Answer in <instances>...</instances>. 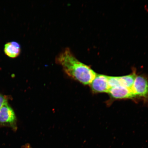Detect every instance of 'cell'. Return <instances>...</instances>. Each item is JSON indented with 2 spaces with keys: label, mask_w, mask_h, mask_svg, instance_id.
Returning <instances> with one entry per match:
<instances>
[{
  "label": "cell",
  "mask_w": 148,
  "mask_h": 148,
  "mask_svg": "<svg viewBox=\"0 0 148 148\" xmlns=\"http://www.w3.org/2000/svg\"><path fill=\"white\" fill-rule=\"evenodd\" d=\"M56 62L68 76L83 85H90L97 75L90 66L77 60L69 48L57 56Z\"/></svg>",
  "instance_id": "obj_1"
},
{
  "label": "cell",
  "mask_w": 148,
  "mask_h": 148,
  "mask_svg": "<svg viewBox=\"0 0 148 148\" xmlns=\"http://www.w3.org/2000/svg\"><path fill=\"white\" fill-rule=\"evenodd\" d=\"M16 118L13 110L8 103L0 109V127H11L14 131L17 129Z\"/></svg>",
  "instance_id": "obj_2"
},
{
  "label": "cell",
  "mask_w": 148,
  "mask_h": 148,
  "mask_svg": "<svg viewBox=\"0 0 148 148\" xmlns=\"http://www.w3.org/2000/svg\"><path fill=\"white\" fill-rule=\"evenodd\" d=\"M131 90L134 98H143L148 101V79L147 77L136 76Z\"/></svg>",
  "instance_id": "obj_3"
},
{
  "label": "cell",
  "mask_w": 148,
  "mask_h": 148,
  "mask_svg": "<svg viewBox=\"0 0 148 148\" xmlns=\"http://www.w3.org/2000/svg\"><path fill=\"white\" fill-rule=\"evenodd\" d=\"M108 77L101 74H97L90 85L92 91L95 93H108L110 89Z\"/></svg>",
  "instance_id": "obj_4"
},
{
  "label": "cell",
  "mask_w": 148,
  "mask_h": 148,
  "mask_svg": "<svg viewBox=\"0 0 148 148\" xmlns=\"http://www.w3.org/2000/svg\"><path fill=\"white\" fill-rule=\"evenodd\" d=\"M108 93L112 99H124L134 98L131 88L123 86L110 88Z\"/></svg>",
  "instance_id": "obj_5"
},
{
  "label": "cell",
  "mask_w": 148,
  "mask_h": 148,
  "mask_svg": "<svg viewBox=\"0 0 148 148\" xmlns=\"http://www.w3.org/2000/svg\"><path fill=\"white\" fill-rule=\"evenodd\" d=\"M4 51L5 54L10 58H16L21 53L20 44L15 41L7 42L4 46Z\"/></svg>",
  "instance_id": "obj_6"
},
{
  "label": "cell",
  "mask_w": 148,
  "mask_h": 148,
  "mask_svg": "<svg viewBox=\"0 0 148 148\" xmlns=\"http://www.w3.org/2000/svg\"><path fill=\"white\" fill-rule=\"evenodd\" d=\"M136 76V73L134 72L129 75L119 77L121 86L131 88Z\"/></svg>",
  "instance_id": "obj_7"
},
{
  "label": "cell",
  "mask_w": 148,
  "mask_h": 148,
  "mask_svg": "<svg viewBox=\"0 0 148 148\" xmlns=\"http://www.w3.org/2000/svg\"><path fill=\"white\" fill-rule=\"evenodd\" d=\"M108 82L110 88L121 86L120 82L119 77L108 76Z\"/></svg>",
  "instance_id": "obj_8"
},
{
  "label": "cell",
  "mask_w": 148,
  "mask_h": 148,
  "mask_svg": "<svg viewBox=\"0 0 148 148\" xmlns=\"http://www.w3.org/2000/svg\"><path fill=\"white\" fill-rule=\"evenodd\" d=\"M9 98L7 96L0 94V109L5 103H8Z\"/></svg>",
  "instance_id": "obj_9"
}]
</instances>
